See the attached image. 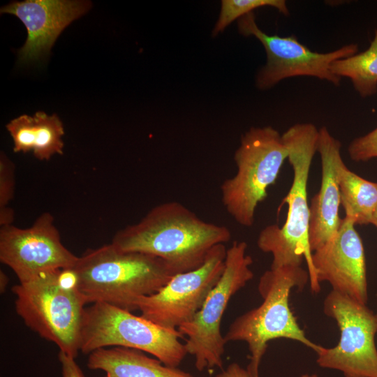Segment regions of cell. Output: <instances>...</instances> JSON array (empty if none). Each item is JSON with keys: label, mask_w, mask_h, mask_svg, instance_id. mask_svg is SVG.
Returning <instances> with one entry per match:
<instances>
[{"label": "cell", "mask_w": 377, "mask_h": 377, "mask_svg": "<svg viewBox=\"0 0 377 377\" xmlns=\"http://www.w3.org/2000/svg\"><path fill=\"white\" fill-rule=\"evenodd\" d=\"M301 377H318L316 374H305L301 376Z\"/></svg>", "instance_id": "26"}, {"label": "cell", "mask_w": 377, "mask_h": 377, "mask_svg": "<svg viewBox=\"0 0 377 377\" xmlns=\"http://www.w3.org/2000/svg\"><path fill=\"white\" fill-rule=\"evenodd\" d=\"M309 281L308 270L301 266L265 271L258 288L263 300L262 304L236 318L229 326L224 339L226 343H247L250 361L246 369L251 377H259L261 360L272 340L284 338L297 341L316 353L320 348L306 337L289 304L292 289L302 290Z\"/></svg>", "instance_id": "4"}, {"label": "cell", "mask_w": 377, "mask_h": 377, "mask_svg": "<svg viewBox=\"0 0 377 377\" xmlns=\"http://www.w3.org/2000/svg\"><path fill=\"white\" fill-rule=\"evenodd\" d=\"M5 281H8V278L3 272H1V290H4L6 286L7 283H5L4 282Z\"/></svg>", "instance_id": "25"}, {"label": "cell", "mask_w": 377, "mask_h": 377, "mask_svg": "<svg viewBox=\"0 0 377 377\" xmlns=\"http://www.w3.org/2000/svg\"><path fill=\"white\" fill-rule=\"evenodd\" d=\"M237 24L242 35L254 36L265 50L267 62L258 71L256 81L257 87L263 90L282 80L299 76L314 77L339 86L341 78L332 73V63L358 52L357 44L350 43L332 52H316L300 43L295 36L268 35L258 27L253 12L239 18Z\"/></svg>", "instance_id": "10"}, {"label": "cell", "mask_w": 377, "mask_h": 377, "mask_svg": "<svg viewBox=\"0 0 377 377\" xmlns=\"http://www.w3.org/2000/svg\"><path fill=\"white\" fill-rule=\"evenodd\" d=\"M288 156L282 135L272 126L251 127L242 136L234 155L236 174L220 187L223 205L238 224L253 225L256 208Z\"/></svg>", "instance_id": "6"}, {"label": "cell", "mask_w": 377, "mask_h": 377, "mask_svg": "<svg viewBox=\"0 0 377 377\" xmlns=\"http://www.w3.org/2000/svg\"><path fill=\"white\" fill-rule=\"evenodd\" d=\"M341 142L331 135L325 126L318 129L317 151L321 159V183L318 192L309 206V243L313 252L338 231L342 219L339 210L341 205L337 179V163Z\"/></svg>", "instance_id": "15"}, {"label": "cell", "mask_w": 377, "mask_h": 377, "mask_svg": "<svg viewBox=\"0 0 377 377\" xmlns=\"http://www.w3.org/2000/svg\"><path fill=\"white\" fill-rule=\"evenodd\" d=\"M351 160L367 161L377 157V127L367 134L355 138L348 145Z\"/></svg>", "instance_id": "21"}, {"label": "cell", "mask_w": 377, "mask_h": 377, "mask_svg": "<svg viewBox=\"0 0 377 377\" xmlns=\"http://www.w3.org/2000/svg\"><path fill=\"white\" fill-rule=\"evenodd\" d=\"M330 70L340 78H349L362 98L374 95L377 92V29L365 51L334 61Z\"/></svg>", "instance_id": "19"}, {"label": "cell", "mask_w": 377, "mask_h": 377, "mask_svg": "<svg viewBox=\"0 0 377 377\" xmlns=\"http://www.w3.org/2000/svg\"><path fill=\"white\" fill-rule=\"evenodd\" d=\"M91 6L90 1L75 0L15 1L3 6L1 13L15 15L27 30L18 51L20 63L34 62L48 54L62 31Z\"/></svg>", "instance_id": "14"}, {"label": "cell", "mask_w": 377, "mask_h": 377, "mask_svg": "<svg viewBox=\"0 0 377 377\" xmlns=\"http://www.w3.org/2000/svg\"><path fill=\"white\" fill-rule=\"evenodd\" d=\"M12 291L16 312L25 325L76 358L87 302L76 287L73 267L42 274L14 286Z\"/></svg>", "instance_id": "5"}, {"label": "cell", "mask_w": 377, "mask_h": 377, "mask_svg": "<svg viewBox=\"0 0 377 377\" xmlns=\"http://www.w3.org/2000/svg\"><path fill=\"white\" fill-rule=\"evenodd\" d=\"M263 6L273 7L286 16L290 15L286 2L283 0H223L212 36H216L235 20Z\"/></svg>", "instance_id": "20"}, {"label": "cell", "mask_w": 377, "mask_h": 377, "mask_svg": "<svg viewBox=\"0 0 377 377\" xmlns=\"http://www.w3.org/2000/svg\"><path fill=\"white\" fill-rule=\"evenodd\" d=\"M73 270L87 304L104 302L130 311H136L138 298L156 293L175 275L162 259L124 251L112 243L87 250Z\"/></svg>", "instance_id": "2"}, {"label": "cell", "mask_w": 377, "mask_h": 377, "mask_svg": "<svg viewBox=\"0 0 377 377\" xmlns=\"http://www.w3.org/2000/svg\"><path fill=\"white\" fill-rule=\"evenodd\" d=\"M354 223L344 217L337 233L312 252L311 263L318 283L329 282L332 290L367 303L364 249Z\"/></svg>", "instance_id": "13"}, {"label": "cell", "mask_w": 377, "mask_h": 377, "mask_svg": "<svg viewBox=\"0 0 377 377\" xmlns=\"http://www.w3.org/2000/svg\"><path fill=\"white\" fill-rule=\"evenodd\" d=\"M246 249V242H233L227 249L225 268L219 281L193 318L177 328L186 337L187 353L194 356L195 368L200 371L223 367L226 343L221 332L223 313L233 295L253 277V259Z\"/></svg>", "instance_id": "8"}, {"label": "cell", "mask_w": 377, "mask_h": 377, "mask_svg": "<svg viewBox=\"0 0 377 377\" xmlns=\"http://www.w3.org/2000/svg\"><path fill=\"white\" fill-rule=\"evenodd\" d=\"M215 377H251L246 369L236 362L231 363Z\"/></svg>", "instance_id": "24"}, {"label": "cell", "mask_w": 377, "mask_h": 377, "mask_svg": "<svg viewBox=\"0 0 377 377\" xmlns=\"http://www.w3.org/2000/svg\"><path fill=\"white\" fill-rule=\"evenodd\" d=\"M89 355L87 367L91 370L103 371L105 374L102 377H195L133 348H102Z\"/></svg>", "instance_id": "17"}, {"label": "cell", "mask_w": 377, "mask_h": 377, "mask_svg": "<svg viewBox=\"0 0 377 377\" xmlns=\"http://www.w3.org/2000/svg\"><path fill=\"white\" fill-rule=\"evenodd\" d=\"M226 251L224 244L214 246L200 267L175 275L156 293L138 298L135 309L163 327L177 330L193 318L219 281L225 268Z\"/></svg>", "instance_id": "11"}, {"label": "cell", "mask_w": 377, "mask_h": 377, "mask_svg": "<svg viewBox=\"0 0 377 377\" xmlns=\"http://www.w3.org/2000/svg\"><path fill=\"white\" fill-rule=\"evenodd\" d=\"M78 256L64 246L48 212L27 228L12 225L0 228V260L8 266L20 283L42 274L73 267Z\"/></svg>", "instance_id": "12"}, {"label": "cell", "mask_w": 377, "mask_h": 377, "mask_svg": "<svg viewBox=\"0 0 377 377\" xmlns=\"http://www.w3.org/2000/svg\"><path fill=\"white\" fill-rule=\"evenodd\" d=\"M6 128L13 141V151H32L40 161L62 154L64 128L59 117L38 111L34 116L22 114L11 120Z\"/></svg>", "instance_id": "16"}, {"label": "cell", "mask_w": 377, "mask_h": 377, "mask_svg": "<svg viewBox=\"0 0 377 377\" xmlns=\"http://www.w3.org/2000/svg\"><path fill=\"white\" fill-rule=\"evenodd\" d=\"M318 130L311 123L296 124L282 134L288 150V159L293 170V179L282 204L288 205L285 223L272 224L259 233L257 245L272 256L270 269L286 266L300 267L306 260L311 290L318 293L320 283L312 266V252L309 243L310 219L307 201V183L313 158L317 151Z\"/></svg>", "instance_id": "3"}, {"label": "cell", "mask_w": 377, "mask_h": 377, "mask_svg": "<svg viewBox=\"0 0 377 377\" xmlns=\"http://www.w3.org/2000/svg\"><path fill=\"white\" fill-rule=\"evenodd\" d=\"M372 225L375 226L377 228V213L375 216Z\"/></svg>", "instance_id": "27"}, {"label": "cell", "mask_w": 377, "mask_h": 377, "mask_svg": "<svg viewBox=\"0 0 377 377\" xmlns=\"http://www.w3.org/2000/svg\"><path fill=\"white\" fill-rule=\"evenodd\" d=\"M128 310L104 302L85 308L80 351L90 354L107 346L133 348L151 354L164 364L178 367L186 355L178 330L163 327Z\"/></svg>", "instance_id": "7"}, {"label": "cell", "mask_w": 377, "mask_h": 377, "mask_svg": "<svg viewBox=\"0 0 377 377\" xmlns=\"http://www.w3.org/2000/svg\"><path fill=\"white\" fill-rule=\"evenodd\" d=\"M337 179L345 217L355 225L372 224L377 213V182L349 170L342 157L337 163Z\"/></svg>", "instance_id": "18"}, {"label": "cell", "mask_w": 377, "mask_h": 377, "mask_svg": "<svg viewBox=\"0 0 377 377\" xmlns=\"http://www.w3.org/2000/svg\"><path fill=\"white\" fill-rule=\"evenodd\" d=\"M323 311L337 322L340 338L334 347L320 346L317 364L340 371L345 377H377V313L333 290L324 300Z\"/></svg>", "instance_id": "9"}, {"label": "cell", "mask_w": 377, "mask_h": 377, "mask_svg": "<svg viewBox=\"0 0 377 377\" xmlns=\"http://www.w3.org/2000/svg\"><path fill=\"white\" fill-rule=\"evenodd\" d=\"M230 238L227 226L205 221L184 205L170 201L118 231L111 243L124 251L159 258L176 275L200 267L214 246Z\"/></svg>", "instance_id": "1"}, {"label": "cell", "mask_w": 377, "mask_h": 377, "mask_svg": "<svg viewBox=\"0 0 377 377\" xmlns=\"http://www.w3.org/2000/svg\"><path fill=\"white\" fill-rule=\"evenodd\" d=\"M58 359L61 365L62 377H85L82 370L75 362V358L59 351Z\"/></svg>", "instance_id": "23"}, {"label": "cell", "mask_w": 377, "mask_h": 377, "mask_svg": "<svg viewBox=\"0 0 377 377\" xmlns=\"http://www.w3.org/2000/svg\"><path fill=\"white\" fill-rule=\"evenodd\" d=\"M15 165L2 153L0 156V211L10 208L15 192Z\"/></svg>", "instance_id": "22"}]
</instances>
